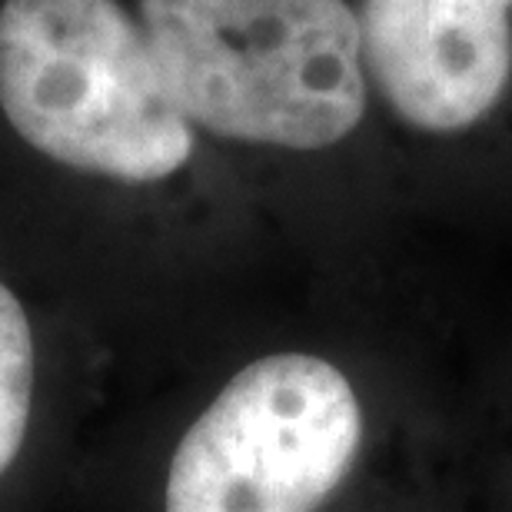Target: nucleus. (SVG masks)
<instances>
[{
    "mask_svg": "<svg viewBox=\"0 0 512 512\" xmlns=\"http://www.w3.org/2000/svg\"><path fill=\"white\" fill-rule=\"evenodd\" d=\"M253 247L256 203L124 0H0V253L87 326L117 396L200 360Z\"/></svg>",
    "mask_w": 512,
    "mask_h": 512,
    "instance_id": "f257e3e1",
    "label": "nucleus"
},
{
    "mask_svg": "<svg viewBox=\"0 0 512 512\" xmlns=\"http://www.w3.org/2000/svg\"><path fill=\"white\" fill-rule=\"evenodd\" d=\"M173 100L250 200L326 203L373 140L353 0H124Z\"/></svg>",
    "mask_w": 512,
    "mask_h": 512,
    "instance_id": "f03ea898",
    "label": "nucleus"
},
{
    "mask_svg": "<svg viewBox=\"0 0 512 512\" xmlns=\"http://www.w3.org/2000/svg\"><path fill=\"white\" fill-rule=\"evenodd\" d=\"M117 380L90 330L0 253V512H60Z\"/></svg>",
    "mask_w": 512,
    "mask_h": 512,
    "instance_id": "7ed1b4c3",
    "label": "nucleus"
},
{
    "mask_svg": "<svg viewBox=\"0 0 512 512\" xmlns=\"http://www.w3.org/2000/svg\"><path fill=\"white\" fill-rule=\"evenodd\" d=\"M376 120L456 137L512 90V0H353Z\"/></svg>",
    "mask_w": 512,
    "mask_h": 512,
    "instance_id": "20e7f679",
    "label": "nucleus"
}]
</instances>
